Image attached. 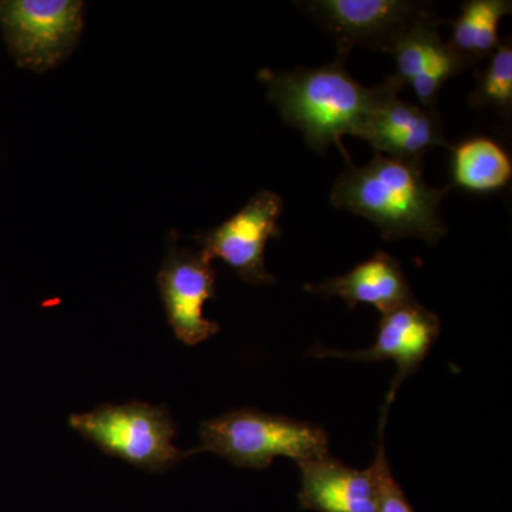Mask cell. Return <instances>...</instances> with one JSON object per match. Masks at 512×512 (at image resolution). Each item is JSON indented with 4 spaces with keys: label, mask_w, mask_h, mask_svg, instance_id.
I'll return each instance as SVG.
<instances>
[{
    "label": "cell",
    "mask_w": 512,
    "mask_h": 512,
    "mask_svg": "<svg viewBox=\"0 0 512 512\" xmlns=\"http://www.w3.org/2000/svg\"><path fill=\"white\" fill-rule=\"evenodd\" d=\"M83 13L77 0H0V28L19 67L47 72L73 52Z\"/></svg>",
    "instance_id": "5b68a950"
},
{
    "label": "cell",
    "mask_w": 512,
    "mask_h": 512,
    "mask_svg": "<svg viewBox=\"0 0 512 512\" xmlns=\"http://www.w3.org/2000/svg\"><path fill=\"white\" fill-rule=\"evenodd\" d=\"M234 466L262 470L275 457L293 458L296 463L329 454L326 431L316 424L259 410H232L200 427V447Z\"/></svg>",
    "instance_id": "3957f363"
},
{
    "label": "cell",
    "mask_w": 512,
    "mask_h": 512,
    "mask_svg": "<svg viewBox=\"0 0 512 512\" xmlns=\"http://www.w3.org/2000/svg\"><path fill=\"white\" fill-rule=\"evenodd\" d=\"M477 86L470 94L474 109L497 110L510 119L512 111V45L511 40L501 42L483 72H477Z\"/></svg>",
    "instance_id": "2e32d148"
},
{
    "label": "cell",
    "mask_w": 512,
    "mask_h": 512,
    "mask_svg": "<svg viewBox=\"0 0 512 512\" xmlns=\"http://www.w3.org/2000/svg\"><path fill=\"white\" fill-rule=\"evenodd\" d=\"M511 10L510 0H467L461 5L460 16L446 22L451 26L447 45L466 69L494 55L501 43V19Z\"/></svg>",
    "instance_id": "5bb4252c"
},
{
    "label": "cell",
    "mask_w": 512,
    "mask_h": 512,
    "mask_svg": "<svg viewBox=\"0 0 512 512\" xmlns=\"http://www.w3.org/2000/svg\"><path fill=\"white\" fill-rule=\"evenodd\" d=\"M70 427L110 456L147 471H164L197 453L174 446L177 426L165 407L147 403L106 404L72 414Z\"/></svg>",
    "instance_id": "277c9868"
},
{
    "label": "cell",
    "mask_w": 512,
    "mask_h": 512,
    "mask_svg": "<svg viewBox=\"0 0 512 512\" xmlns=\"http://www.w3.org/2000/svg\"><path fill=\"white\" fill-rule=\"evenodd\" d=\"M348 57L356 46L384 52L390 40L427 6L407 0H313L299 3Z\"/></svg>",
    "instance_id": "ba28073f"
},
{
    "label": "cell",
    "mask_w": 512,
    "mask_h": 512,
    "mask_svg": "<svg viewBox=\"0 0 512 512\" xmlns=\"http://www.w3.org/2000/svg\"><path fill=\"white\" fill-rule=\"evenodd\" d=\"M214 268L200 249L168 245L164 264L157 276L158 289L168 323L178 340L195 346L220 332V323L204 318L205 302L214 299Z\"/></svg>",
    "instance_id": "52a82bcc"
},
{
    "label": "cell",
    "mask_w": 512,
    "mask_h": 512,
    "mask_svg": "<svg viewBox=\"0 0 512 512\" xmlns=\"http://www.w3.org/2000/svg\"><path fill=\"white\" fill-rule=\"evenodd\" d=\"M437 18L427 8L390 40L383 53L396 62L397 76L416 94L421 106L436 109L444 84L466 66L441 39Z\"/></svg>",
    "instance_id": "30bf717a"
},
{
    "label": "cell",
    "mask_w": 512,
    "mask_h": 512,
    "mask_svg": "<svg viewBox=\"0 0 512 512\" xmlns=\"http://www.w3.org/2000/svg\"><path fill=\"white\" fill-rule=\"evenodd\" d=\"M301 471V507L316 512H377L372 468L356 470L338 458L326 456L298 463Z\"/></svg>",
    "instance_id": "7c38bea8"
},
{
    "label": "cell",
    "mask_w": 512,
    "mask_h": 512,
    "mask_svg": "<svg viewBox=\"0 0 512 512\" xmlns=\"http://www.w3.org/2000/svg\"><path fill=\"white\" fill-rule=\"evenodd\" d=\"M357 137L367 141L376 154L402 161H423L431 148L450 147L439 111L404 101L399 93L377 104Z\"/></svg>",
    "instance_id": "8fae6325"
},
{
    "label": "cell",
    "mask_w": 512,
    "mask_h": 512,
    "mask_svg": "<svg viewBox=\"0 0 512 512\" xmlns=\"http://www.w3.org/2000/svg\"><path fill=\"white\" fill-rule=\"evenodd\" d=\"M440 319L436 313L414 301L400 306L380 318L375 345L359 352L315 348L309 355L325 359L355 360V362H383L393 360L397 365V375L392 382L384 409L389 410L397 389L413 373L419 370L421 363L429 355L431 346L440 336Z\"/></svg>",
    "instance_id": "9c48e42d"
},
{
    "label": "cell",
    "mask_w": 512,
    "mask_h": 512,
    "mask_svg": "<svg viewBox=\"0 0 512 512\" xmlns=\"http://www.w3.org/2000/svg\"><path fill=\"white\" fill-rule=\"evenodd\" d=\"M387 412L389 410H383L382 421H380L382 424H380L379 430V446H377L375 461L370 466L376 481L377 512H414L412 504L409 503L402 487L394 478L389 461H387L386 444H384Z\"/></svg>",
    "instance_id": "e0dca14e"
},
{
    "label": "cell",
    "mask_w": 512,
    "mask_h": 512,
    "mask_svg": "<svg viewBox=\"0 0 512 512\" xmlns=\"http://www.w3.org/2000/svg\"><path fill=\"white\" fill-rule=\"evenodd\" d=\"M453 185L474 194L503 190L512 178L510 154L491 138L477 136L451 147Z\"/></svg>",
    "instance_id": "9a60e30c"
},
{
    "label": "cell",
    "mask_w": 512,
    "mask_h": 512,
    "mask_svg": "<svg viewBox=\"0 0 512 512\" xmlns=\"http://www.w3.org/2000/svg\"><path fill=\"white\" fill-rule=\"evenodd\" d=\"M348 161L330 194L335 207L373 222L389 241L420 238L436 245L446 237L440 205L451 187L427 184L423 161L393 160L376 153L363 167Z\"/></svg>",
    "instance_id": "7a4b0ae2"
},
{
    "label": "cell",
    "mask_w": 512,
    "mask_h": 512,
    "mask_svg": "<svg viewBox=\"0 0 512 512\" xmlns=\"http://www.w3.org/2000/svg\"><path fill=\"white\" fill-rule=\"evenodd\" d=\"M346 57L338 56L320 67H296L289 72L262 69L258 79L268 89V99L288 126L298 128L306 143L319 154L345 136L357 137L367 116L380 101L402 92L406 84L397 74L367 89L346 70Z\"/></svg>",
    "instance_id": "6da1fadb"
},
{
    "label": "cell",
    "mask_w": 512,
    "mask_h": 512,
    "mask_svg": "<svg viewBox=\"0 0 512 512\" xmlns=\"http://www.w3.org/2000/svg\"><path fill=\"white\" fill-rule=\"evenodd\" d=\"M282 211L284 200L278 194L259 191L234 217L198 235L200 251L211 261L222 259L248 284H275V276L266 271L265 248L269 239L281 237Z\"/></svg>",
    "instance_id": "8992f818"
},
{
    "label": "cell",
    "mask_w": 512,
    "mask_h": 512,
    "mask_svg": "<svg viewBox=\"0 0 512 512\" xmlns=\"http://www.w3.org/2000/svg\"><path fill=\"white\" fill-rule=\"evenodd\" d=\"M305 291L323 298L338 296L350 309L362 303L372 305L382 315L416 301L402 265L383 251L376 252L348 274L326 279L320 284H306Z\"/></svg>",
    "instance_id": "4fadbf2b"
}]
</instances>
